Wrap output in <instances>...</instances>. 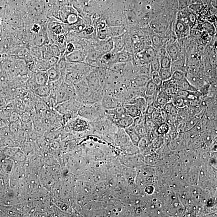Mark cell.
Listing matches in <instances>:
<instances>
[{
    "instance_id": "1",
    "label": "cell",
    "mask_w": 217,
    "mask_h": 217,
    "mask_svg": "<svg viewBox=\"0 0 217 217\" xmlns=\"http://www.w3.org/2000/svg\"><path fill=\"white\" fill-rule=\"evenodd\" d=\"M81 104L79 99L76 96L70 100L56 105L54 109L62 116L64 123L66 124L79 115Z\"/></svg>"
},
{
    "instance_id": "2",
    "label": "cell",
    "mask_w": 217,
    "mask_h": 217,
    "mask_svg": "<svg viewBox=\"0 0 217 217\" xmlns=\"http://www.w3.org/2000/svg\"><path fill=\"white\" fill-rule=\"evenodd\" d=\"M105 111L101 101L94 103H82L78 115L91 122L105 116Z\"/></svg>"
},
{
    "instance_id": "3",
    "label": "cell",
    "mask_w": 217,
    "mask_h": 217,
    "mask_svg": "<svg viewBox=\"0 0 217 217\" xmlns=\"http://www.w3.org/2000/svg\"><path fill=\"white\" fill-rule=\"evenodd\" d=\"M76 96L74 85L63 81L57 93L56 101L57 105L70 100Z\"/></svg>"
},
{
    "instance_id": "4",
    "label": "cell",
    "mask_w": 217,
    "mask_h": 217,
    "mask_svg": "<svg viewBox=\"0 0 217 217\" xmlns=\"http://www.w3.org/2000/svg\"><path fill=\"white\" fill-rule=\"evenodd\" d=\"M72 130L76 132H84L89 129L90 126L89 121L78 115L71 120L66 123Z\"/></svg>"
},
{
    "instance_id": "5",
    "label": "cell",
    "mask_w": 217,
    "mask_h": 217,
    "mask_svg": "<svg viewBox=\"0 0 217 217\" xmlns=\"http://www.w3.org/2000/svg\"><path fill=\"white\" fill-rule=\"evenodd\" d=\"M101 102L105 109H115L124 105L121 99L107 94H104Z\"/></svg>"
},
{
    "instance_id": "6",
    "label": "cell",
    "mask_w": 217,
    "mask_h": 217,
    "mask_svg": "<svg viewBox=\"0 0 217 217\" xmlns=\"http://www.w3.org/2000/svg\"><path fill=\"white\" fill-rule=\"evenodd\" d=\"M172 96L167 95L161 88L158 91L156 99L154 102V106L156 109L162 108L169 102H171Z\"/></svg>"
},
{
    "instance_id": "7",
    "label": "cell",
    "mask_w": 217,
    "mask_h": 217,
    "mask_svg": "<svg viewBox=\"0 0 217 217\" xmlns=\"http://www.w3.org/2000/svg\"><path fill=\"white\" fill-rule=\"evenodd\" d=\"M29 76L38 85H45L48 83V78L47 71L36 70L30 74Z\"/></svg>"
},
{
    "instance_id": "8",
    "label": "cell",
    "mask_w": 217,
    "mask_h": 217,
    "mask_svg": "<svg viewBox=\"0 0 217 217\" xmlns=\"http://www.w3.org/2000/svg\"><path fill=\"white\" fill-rule=\"evenodd\" d=\"M160 88L167 95L172 96L175 95L178 89V88L176 86L175 81L172 79L162 82Z\"/></svg>"
},
{
    "instance_id": "9",
    "label": "cell",
    "mask_w": 217,
    "mask_h": 217,
    "mask_svg": "<svg viewBox=\"0 0 217 217\" xmlns=\"http://www.w3.org/2000/svg\"><path fill=\"white\" fill-rule=\"evenodd\" d=\"M151 76L142 75L136 76L130 81L131 87L132 88H136L138 87H144Z\"/></svg>"
},
{
    "instance_id": "10",
    "label": "cell",
    "mask_w": 217,
    "mask_h": 217,
    "mask_svg": "<svg viewBox=\"0 0 217 217\" xmlns=\"http://www.w3.org/2000/svg\"><path fill=\"white\" fill-rule=\"evenodd\" d=\"M159 57L160 68L170 69L172 61L167 54L166 50H160V54Z\"/></svg>"
},
{
    "instance_id": "11",
    "label": "cell",
    "mask_w": 217,
    "mask_h": 217,
    "mask_svg": "<svg viewBox=\"0 0 217 217\" xmlns=\"http://www.w3.org/2000/svg\"><path fill=\"white\" fill-rule=\"evenodd\" d=\"M66 60L69 62L82 63L85 60L84 55L79 51H73L65 56Z\"/></svg>"
},
{
    "instance_id": "12",
    "label": "cell",
    "mask_w": 217,
    "mask_h": 217,
    "mask_svg": "<svg viewBox=\"0 0 217 217\" xmlns=\"http://www.w3.org/2000/svg\"><path fill=\"white\" fill-rule=\"evenodd\" d=\"M176 86L178 89H181L191 92H196L199 91L198 90L192 85L188 81L186 77L179 81H175Z\"/></svg>"
},
{
    "instance_id": "13",
    "label": "cell",
    "mask_w": 217,
    "mask_h": 217,
    "mask_svg": "<svg viewBox=\"0 0 217 217\" xmlns=\"http://www.w3.org/2000/svg\"><path fill=\"white\" fill-rule=\"evenodd\" d=\"M189 30V27L183 22L181 21L177 22L176 26V32L178 38L187 36L188 34Z\"/></svg>"
},
{
    "instance_id": "14",
    "label": "cell",
    "mask_w": 217,
    "mask_h": 217,
    "mask_svg": "<svg viewBox=\"0 0 217 217\" xmlns=\"http://www.w3.org/2000/svg\"><path fill=\"white\" fill-rule=\"evenodd\" d=\"M126 110L127 115L134 118L143 115L140 111L135 104H125L124 106Z\"/></svg>"
},
{
    "instance_id": "15",
    "label": "cell",
    "mask_w": 217,
    "mask_h": 217,
    "mask_svg": "<svg viewBox=\"0 0 217 217\" xmlns=\"http://www.w3.org/2000/svg\"><path fill=\"white\" fill-rule=\"evenodd\" d=\"M166 50L172 61L178 59L180 57L179 49L176 43L169 45Z\"/></svg>"
},
{
    "instance_id": "16",
    "label": "cell",
    "mask_w": 217,
    "mask_h": 217,
    "mask_svg": "<svg viewBox=\"0 0 217 217\" xmlns=\"http://www.w3.org/2000/svg\"><path fill=\"white\" fill-rule=\"evenodd\" d=\"M47 72L48 75V83H52L57 81L62 77L56 65L50 68Z\"/></svg>"
},
{
    "instance_id": "17",
    "label": "cell",
    "mask_w": 217,
    "mask_h": 217,
    "mask_svg": "<svg viewBox=\"0 0 217 217\" xmlns=\"http://www.w3.org/2000/svg\"><path fill=\"white\" fill-rule=\"evenodd\" d=\"M133 104H135L137 106L139 110L141 111L143 115H145L148 105L147 104L144 97H139L135 98L133 100Z\"/></svg>"
},
{
    "instance_id": "18",
    "label": "cell",
    "mask_w": 217,
    "mask_h": 217,
    "mask_svg": "<svg viewBox=\"0 0 217 217\" xmlns=\"http://www.w3.org/2000/svg\"><path fill=\"white\" fill-rule=\"evenodd\" d=\"M125 130L133 144L138 146L141 138L136 133L133 127L131 125L129 127L125 129Z\"/></svg>"
},
{
    "instance_id": "19",
    "label": "cell",
    "mask_w": 217,
    "mask_h": 217,
    "mask_svg": "<svg viewBox=\"0 0 217 217\" xmlns=\"http://www.w3.org/2000/svg\"><path fill=\"white\" fill-rule=\"evenodd\" d=\"M159 89L157 88L155 83L153 82L152 79L150 78L145 86V96H148L152 95L159 91Z\"/></svg>"
},
{
    "instance_id": "20",
    "label": "cell",
    "mask_w": 217,
    "mask_h": 217,
    "mask_svg": "<svg viewBox=\"0 0 217 217\" xmlns=\"http://www.w3.org/2000/svg\"><path fill=\"white\" fill-rule=\"evenodd\" d=\"M171 102L174 106L178 108H182L189 106V101L179 97L172 96Z\"/></svg>"
},
{
    "instance_id": "21",
    "label": "cell",
    "mask_w": 217,
    "mask_h": 217,
    "mask_svg": "<svg viewBox=\"0 0 217 217\" xmlns=\"http://www.w3.org/2000/svg\"><path fill=\"white\" fill-rule=\"evenodd\" d=\"M170 70L172 73L174 71L177 70L184 72L185 70V61L184 58H181L180 57L178 59L173 61Z\"/></svg>"
},
{
    "instance_id": "22",
    "label": "cell",
    "mask_w": 217,
    "mask_h": 217,
    "mask_svg": "<svg viewBox=\"0 0 217 217\" xmlns=\"http://www.w3.org/2000/svg\"><path fill=\"white\" fill-rule=\"evenodd\" d=\"M159 73L162 82L170 80L171 79L172 75V72L171 70L169 69L160 68L159 70Z\"/></svg>"
},
{
    "instance_id": "23",
    "label": "cell",
    "mask_w": 217,
    "mask_h": 217,
    "mask_svg": "<svg viewBox=\"0 0 217 217\" xmlns=\"http://www.w3.org/2000/svg\"><path fill=\"white\" fill-rule=\"evenodd\" d=\"M169 129H170V126L169 124L166 122H163L158 125L155 130L158 135L163 136L167 133Z\"/></svg>"
},
{
    "instance_id": "24",
    "label": "cell",
    "mask_w": 217,
    "mask_h": 217,
    "mask_svg": "<svg viewBox=\"0 0 217 217\" xmlns=\"http://www.w3.org/2000/svg\"><path fill=\"white\" fill-rule=\"evenodd\" d=\"M30 54L33 58H43V52L42 47L33 46L31 47Z\"/></svg>"
},
{
    "instance_id": "25",
    "label": "cell",
    "mask_w": 217,
    "mask_h": 217,
    "mask_svg": "<svg viewBox=\"0 0 217 217\" xmlns=\"http://www.w3.org/2000/svg\"><path fill=\"white\" fill-rule=\"evenodd\" d=\"M151 78L157 88L159 89H160L162 81L159 76V72L156 71L151 72Z\"/></svg>"
},
{
    "instance_id": "26",
    "label": "cell",
    "mask_w": 217,
    "mask_h": 217,
    "mask_svg": "<svg viewBox=\"0 0 217 217\" xmlns=\"http://www.w3.org/2000/svg\"><path fill=\"white\" fill-rule=\"evenodd\" d=\"M153 119L158 125L165 122L162 118L160 113V108L156 109L152 114Z\"/></svg>"
},
{
    "instance_id": "27",
    "label": "cell",
    "mask_w": 217,
    "mask_h": 217,
    "mask_svg": "<svg viewBox=\"0 0 217 217\" xmlns=\"http://www.w3.org/2000/svg\"><path fill=\"white\" fill-rule=\"evenodd\" d=\"M150 63H151V72L154 71L159 72L160 68L159 57H157L156 56L152 59Z\"/></svg>"
},
{
    "instance_id": "28",
    "label": "cell",
    "mask_w": 217,
    "mask_h": 217,
    "mask_svg": "<svg viewBox=\"0 0 217 217\" xmlns=\"http://www.w3.org/2000/svg\"><path fill=\"white\" fill-rule=\"evenodd\" d=\"M185 76L184 72L177 70L173 72L171 79L175 81H179L183 80Z\"/></svg>"
},
{
    "instance_id": "29",
    "label": "cell",
    "mask_w": 217,
    "mask_h": 217,
    "mask_svg": "<svg viewBox=\"0 0 217 217\" xmlns=\"http://www.w3.org/2000/svg\"><path fill=\"white\" fill-rule=\"evenodd\" d=\"M190 92V91H186V90L178 89L177 90V92H176L175 95H174V96L179 97H180L187 99V98L188 97Z\"/></svg>"
},
{
    "instance_id": "30",
    "label": "cell",
    "mask_w": 217,
    "mask_h": 217,
    "mask_svg": "<svg viewBox=\"0 0 217 217\" xmlns=\"http://www.w3.org/2000/svg\"><path fill=\"white\" fill-rule=\"evenodd\" d=\"M158 92V91L156 93H155V94H153L152 95H150V96H145L144 97L148 106H149V105L151 104L154 103V102H155V99H156Z\"/></svg>"
},
{
    "instance_id": "31",
    "label": "cell",
    "mask_w": 217,
    "mask_h": 217,
    "mask_svg": "<svg viewBox=\"0 0 217 217\" xmlns=\"http://www.w3.org/2000/svg\"><path fill=\"white\" fill-rule=\"evenodd\" d=\"M75 50V46L73 43H68L66 45V51L65 52V54H64V55L63 56H65L68 55V54H69L70 53L74 51Z\"/></svg>"
},
{
    "instance_id": "32",
    "label": "cell",
    "mask_w": 217,
    "mask_h": 217,
    "mask_svg": "<svg viewBox=\"0 0 217 217\" xmlns=\"http://www.w3.org/2000/svg\"><path fill=\"white\" fill-rule=\"evenodd\" d=\"M155 107L154 106V103L149 105L147 107L146 110L145 114L152 115L155 110Z\"/></svg>"
},
{
    "instance_id": "33",
    "label": "cell",
    "mask_w": 217,
    "mask_h": 217,
    "mask_svg": "<svg viewBox=\"0 0 217 217\" xmlns=\"http://www.w3.org/2000/svg\"><path fill=\"white\" fill-rule=\"evenodd\" d=\"M93 31V27L91 26H89L87 27L86 29V31L87 34H91L92 33Z\"/></svg>"
}]
</instances>
